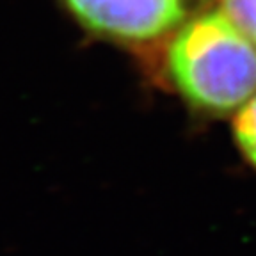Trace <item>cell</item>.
I'll list each match as a JSON object with an SVG mask.
<instances>
[{"label": "cell", "instance_id": "obj_1", "mask_svg": "<svg viewBox=\"0 0 256 256\" xmlns=\"http://www.w3.org/2000/svg\"><path fill=\"white\" fill-rule=\"evenodd\" d=\"M169 72L188 102L226 112L256 91V50L228 16L208 12L176 34Z\"/></svg>", "mask_w": 256, "mask_h": 256}, {"label": "cell", "instance_id": "obj_2", "mask_svg": "<svg viewBox=\"0 0 256 256\" xmlns=\"http://www.w3.org/2000/svg\"><path fill=\"white\" fill-rule=\"evenodd\" d=\"M82 24L120 40H152L182 20L185 0H66Z\"/></svg>", "mask_w": 256, "mask_h": 256}, {"label": "cell", "instance_id": "obj_3", "mask_svg": "<svg viewBox=\"0 0 256 256\" xmlns=\"http://www.w3.org/2000/svg\"><path fill=\"white\" fill-rule=\"evenodd\" d=\"M235 137L246 158L256 168V96L236 114Z\"/></svg>", "mask_w": 256, "mask_h": 256}, {"label": "cell", "instance_id": "obj_4", "mask_svg": "<svg viewBox=\"0 0 256 256\" xmlns=\"http://www.w3.org/2000/svg\"><path fill=\"white\" fill-rule=\"evenodd\" d=\"M222 9L232 24L256 44V0H222Z\"/></svg>", "mask_w": 256, "mask_h": 256}]
</instances>
